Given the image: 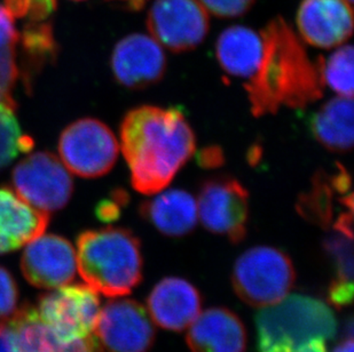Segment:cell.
Segmentation results:
<instances>
[{
  "label": "cell",
  "mask_w": 354,
  "mask_h": 352,
  "mask_svg": "<svg viewBox=\"0 0 354 352\" xmlns=\"http://www.w3.org/2000/svg\"><path fill=\"white\" fill-rule=\"evenodd\" d=\"M120 144L138 193L167 189L196 150L194 130L177 108L140 106L120 124Z\"/></svg>",
  "instance_id": "1"
},
{
  "label": "cell",
  "mask_w": 354,
  "mask_h": 352,
  "mask_svg": "<svg viewBox=\"0 0 354 352\" xmlns=\"http://www.w3.org/2000/svg\"><path fill=\"white\" fill-rule=\"evenodd\" d=\"M261 35L263 59L244 85L252 115H274L282 106L304 109L320 100L324 87L322 57L310 59L301 38L283 17L270 21Z\"/></svg>",
  "instance_id": "2"
},
{
  "label": "cell",
  "mask_w": 354,
  "mask_h": 352,
  "mask_svg": "<svg viewBox=\"0 0 354 352\" xmlns=\"http://www.w3.org/2000/svg\"><path fill=\"white\" fill-rule=\"evenodd\" d=\"M77 269L87 286L107 297H122L142 280L140 240L116 226L88 230L77 239Z\"/></svg>",
  "instance_id": "3"
},
{
  "label": "cell",
  "mask_w": 354,
  "mask_h": 352,
  "mask_svg": "<svg viewBox=\"0 0 354 352\" xmlns=\"http://www.w3.org/2000/svg\"><path fill=\"white\" fill-rule=\"evenodd\" d=\"M259 352H301L317 340L334 339L337 320L330 308L311 296H286L256 315Z\"/></svg>",
  "instance_id": "4"
},
{
  "label": "cell",
  "mask_w": 354,
  "mask_h": 352,
  "mask_svg": "<svg viewBox=\"0 0 354 352\" xmlns=\"http://www.w3.org/2000/svg\"><path fill=\"white\" fill-rule=\"evenodd\" d=\"M294 264L280 249L256 246L236 260L232 284L236 295L254 308L274 306L289 294L294 286Z\"/></svg>",
  "instance_id": "5"
},
{
  "label": "cell",
  "mask_w": 354,
  "mask_h": 352,
  "mask_svg": "<svg viewBox=\"0 0 354 352\" xmlns=\"http://www.w3.org/2000/svg\"><path fill=\"white\" fill-rule=\"evenodd\" d=\"M38 318L59 342L91 335L100 313V297L87 285H64L40 296Z\"/></svg>",
  "instance_id": "6"
},
{
  "label": "cell",
  "mask_w": 354,
  "mask_h": 352,
  "mask_svg": "<svg viewBox=\"0 0 354 352\" xmlns=\"http://www.w3.org/2000/svg\"><path fill=\"white\" fill-rule=\"evenodd\" d=\"M59 153L71 173L94 179L107 174L114 167L120 142L106 124L85 118L71 124L61 134Z\"/></svg>",
  "instance_id": "7"
},
{
  "label": "cell",
  "mask_w": 354,
  "mask_h": 352,
  "mask_svg": "<svg viewBox=\"0 0 354 352\" xmlns=\"http://www.w3.org/2000/svg\"><path fill=\"white\" fill-rule=\"evenodd\" d=\"M197 215L205 229L239 244L245 238L249 219V193L231 176L202 183L196 199Z\"/></svg>",
  "instance_id": "8"
},
{
  "label": "cell",
  "mask_w": 354,
  "mask_h": 352,
  "mask_svg": "<svg viewBox=\"0 0 354 352\" xmlns=\"http://www.w3.org/2000/svg\"><path fill=\"white\" fill-rule=\"evenodd\" d=\"M12 181L26 203L47 214L64 208L74 189L67 167L50 153H34L17 164Z\"/></svg>",
  "instance_id": "9"
},
{
  "label": "cell",
  "mask_w": 354,
  "mask_h": 352,
  "mask_svg": "<svg viewBox=\"0 0 354 352\" xmlns=\"http://www.w3.org/2000/svg\"><path fill=\"white\" fill-rule=\"evenodd\" d=\"M146 24L160 46L176 53L196 48L210 29L207 12L197 0H156Z\"/></svg>",
  "instance_id": "10"
},
{
  "label": "cell",
  "mask_w": 354,
  "mask_h": 352,
  "mask_svg": "<svg viewBox=\"0 0 354 352\" xmlns=\"http://www.w3.org/2000/svg\"><path fill=\"white\" fill-rule=\"evenodd\" d=\"M95 335L109 352H148L156 331L148 311L134 300H114L100 310Z\"/></svg>",
  "instance_id": "11"
},
{
  "label": "cell",
  "mask_w": 354,
  "mask_h": 352,
  "mask_svg": "<svg viewBox=\"0 0 354 352\" xmlns=\"http://www.w3.org/2000/svg\"><path fill=\"white\" fill-rule=\"evenodd\" d=\"M21 270L28 282L39 289L68 285L77 271L76 251L62 237L43 233L26 245Z\"/></svg>",
  "instance_id": "12"
},
{
  "label": "cell",
  "mask_w": 354,
  "mask_h": 352,
  "mask_svg": "<svg viewBox=\"0 0 354 352\" xmlns=\"http://www.w3.org/2000/svg\"><path fill=\"white\" fill-rule=\"evenodd\" d=\"M111 69L120 85L130 90H142L163 79L167 57L163 47L153 37L130 35L115 46Z\"/></svg>",
  "instance_id": "13"
},
{
  "label": "cell",
  "mask_w": 354,
  "mask_h": 352,
  "mask_svg": "<svg viewBox=\"0 0 354 352\" xmlns=\"http://www.w3.org/2000/svg\"><path fill=\"white\" fill-rule=\"evenodd\" d=\"M296 22L301 39L308 45L324 50L342 46L353 31L351 3L346 0H303Z\"/></svg>",
  "instance_id": "14"
},
{
  "label": "cell",
  "mask_w": 354,
  "mask_h": 352,
  "mask_svg": "<svg viewBox=\"0 0 354 352\" xmlns=\"http://www.w3.org/2000/svg\"><path fill=\"white\" fill-rule=\"evenodd\" d=\"M202 297L195 286L178 277H167L155 286L147 299L151 320L162 329L181 332L201 313Z\"/></svg>",
  "instance_id": "15"
},
{
  "label": "cell",
  "mask_w": 354,
  "mask_h": 352,
  "mask_svg": "<svg viewBox=\"0 0 354 352\" xmlns=\"http://www.w3.org/2000/svg\"><path fill=\"white\" fill-rule=\"evenodd\" d=\"M186 342L192 352H244L247 332L231 310L211 308L189 325Z\"/></svg>",
  "instance_id": "16"
},
{
  "label": "cell",
  "mask_w": 354,
  "mask_h": 352,
  "mask_svg": "<svg viewBox=\"0 0 354 352\" xmlns=\"http://www.w3.org/2000/svg\"><path fill=\"white\" fill-rule=\"evenodd\" d=\"M50 216L26 203L10 188H0V254L12 252L43 235Z\"/></svg>",
  "instance_id": "17"
},
{
  "label": "cell",
  "mask_w": 354,
  "mask_h": 352,
  "mask_svg": "<svg viewBox=\"0 0 354 352\" xmlns=\"http://www.w3.org/2000/svg\"><path fill=\"white\" fill-rule=\"evenodd\" d=\"M141 204L139 212L160 233L172 238L192 233L198 221L196 199L181 189L162 190Z\"/></svg>",
  "instance_id": "18"
},
{
  "label": "cell",
  "mask_w": 354,
  "mask_h": 352,
  "mask_svg": "<svg viewBox=\"0 0 354 352\" xmlns=\"http://www.w3.org/2000/svg\"><path fill=\"white\" fill-rule=\"evenodd\" d=\"M264 43L258 34L244 26H233L221 32L216 43L218 63L225 72L249 79L259 68Z\"/></svg>",
  "instance_id": "19"
},
{
  "label": "cell",
  "mask_w": 354,
  "mask_h": 352,
  "mask_svg": "<svg viewBox=\"0 0 354 352\" xmlns=\"http://www.w3.org/2000/svg\"><path fill=\"white\" fill-rule=\"evenodd\" d=\"M312 134L333 153H348L353 146V100L336 97L317 110L311 119Z\"/></svg>",
  "instance_id": "20"
},
{
  "label": "cell",
  "mask_w": 354,
  "mask_h": 352,
  "mask_svg": "<svg viewBox=\"0 0 354 352\" xmlns=\"http://www.w3.org/2000/svg\"><path fill=\"white\" fill-rule=\"evenodd\" d=\"M353 235L334 229L324 240V249L336 269V278L329 287V301L338 308L353 301Z\"/></svg>",
  "instance_id": "21"
},
{
  "label": "cell",
  "mask_w": 354,
  "mask_h": 352,
  "mask_svg": "<svg viewBox=\"0 0 354 352\" xmlns=\"http://www.w3.org/2000/svg\"><path fill=\"white\" fill-rule=\"evenodd\" d=\"M335 195L348 196L338 193L331 175L324 172H317L312 179L310 189L301 193L298 198V213L308 222L328 228L334 221Z\"/></svg>",
  "instance_id": "22"
},
{
  "label": "cell",
  "mask_w": 354,
  "mask_h": 352,
  "mask_svg": "<svg viewBox=\"0 0 354 352\" xmlns=\"http://www.w3.org/2000/svg\"><path fill=\"white\" fill-rule=\"evenodd\" d=\"M353 47L342 45L327 60L322 57V78L338 97H353Z\"/></svg>",
  "instance_id": "23"
},
{
  "label": "cell",
  "mask_w": 354,
  "mask_h": 352,
  "mask_svg": "<svg viewBox=\"0 0 354 352\" xmlns=\"http://www.w3.org/2000/svg\"><path fill=\"white\" fill-rule=\"evenodd\" d=\"M14 109L15 106L0 104V170L34 146L31 137L22 133Z\"/></svg>",
  "instance_id": "24"
},
{
  "label": "cell",
  "mask_w": 354,
  "mask_h": 352,
  "mask_svg": "<svg viewBox=\"0 0 354 352\" xmlns=\"http://www.w3.org/2000/svg\"><path fill=\"white\" fill-rule=\"evenodd\" d=\"M5 6L14 17H28L31 22H40L53 13L57 0H5Z\"/></svg>",
  "instance_id": "25"
},
{
  "label": "cell",
  "mask_w": 354,
  "mask_h": 352,
  "mask_svg": "<svg viewBox=\"0 0 354 352\" xmlns=\"http://www.w3.org/2000/svg\"><path fill=\"white\" fill-rule=\"evenodd\" d=\"M17 77L14 47H0V104L15 106L12 88Z\"/></svg>",
  "instance_id": "26"
},
{
  "label": "cell",
  "mask_w": 354,
  "mask_h": 352,
  "mask_svg": "<svg viewBox=\"0 0 354 352\" xmlns=\"http://www.w3.org/2000/svg\"><path fill=\"white\" fill-rule=\"evenodd\" d=\"M37 352H106L97 336L91 335L71 342H59L48 331Z\"/></svg>",
  "instance_id": "27"
},
{
  "label": "cell",
  "mask_w": 354,
  "mask_h": 352,
  "mask_svg": "<svg viewBox=\"0 0 354 352\" xmlns=\"http://www.w3.org/2000/svg\"><path fill=\"white\" fill-rule=\"evenodd\" d=\"M19 289L8 270L0 266V322L17 311Z\"/></svg>",
  "instance_id": "28"
},
{
  "label": "cell",
  "mask_w": 354,
  "mask_h": 352,
  "mask_svg": "<svg viewBox=\"0 0 354 352\" xmlns=\"http://www.w3.org/2000/svg\"><path fill=\"white\" fill-rule=\"evenodd\" d=\"M204 10L214 17L231 19L247 13L254 0H198Z\"/></svg>",
  "instance_id": "29"
},
{
  "label": "cell",
  "mask_w": 354,
  "mask_h": 352,
  "mask_svg": "<svg viewBox=\"0 0 354 352\" xmlns=\"http://www.w3.org/2000/svg\"><path fill=\"white\" fill-rule=\"evenodd\" d=\"M0 352H24L13 315L0 322Z\"/></svg>",
  "instance_id": "30"
},
{
  "label": "cell",
  "mask_w": 354,
  "mask_h": 352,
  "mask_svg": "<svg viewBox=\"0 0 354 352\" xmlns=\"http://www.w3.org/2000/svg\"><path fill=\"white\" fill-rule=\"evenodd\" d=\"M127 203V193L116 191L111 199L102 200L97 206V219L104 222L116 221L120 215V206Z\"/></svg>",
  "instance_id": "31"
},
{
  "label": "cell",
  "mask_w": 354,
  "mask_h": 352,
  "mask_svg": "<svg viewBox=\"0 0 354 352\" xmlns=\"http://www.w3.org/2000/svg\"><path fill=\"white\" fill-rule=\"evenodd\" d=\"M14 19L6 6L0 5V47H15L19 35L14 26Z\"/></svg>",
  "instance_id": "32"
},
{
  "label": "cell",
  "mask_w": 354,
  "mask_h": 352,
  "mask_svg": "<svg viewBox=\"0 0 354 352\" xmlns=\"http://www.w3.org/2000/svg\"><path fill=\"white\" fill-rule=\"evenodd\" d=\"M197 162L204 168H216L224 164V153L218 146H207L198 153Z\"/></svg>",
  "instance_id": "33"
},
{
  "label": "cell",
  "mask_w": 354,
  "mask_h": 352,
  "mask_svg": "<svg viewBox=\"0 0 354 352\" xmlns=\"http://www.w3.org/2000/svg\"><path fill=\"white\" fill-rule=\"evenodd\" d=\"M107 1L120 3V5H123L127 10H134V12L142 10L146 3H147V0H107Z\"/></svg>",
  "instance_id": "34"
},
{
  "label": "cell",
  "mask_w": 354,
  "mask_h": 352,
  "mask_svg": "<svg viewBox=\"0 0 354 352\" xmlns=\"http://www.w3.org/2000/svg\"><path fill=\"white\" fill-rule=\"evenodd\" d=\"M353 338L352 333H350L348 339L344 340L343 342L339 343L333 352H353Z\"/></svg>",
  "instance_id": "35"
},
{
  "label": "cell",
  "mask_w": 354,
  "mask_h": 352,
  "mask_svg": "<svg viewBox=\"0 0 354 352\" xmlns=\"http://www.w3.org/2000/svg\"><path fill=\"white\" fill-rule=\"evenodd\" d=\"M346 1H348V3H353V0H346Z\"/></svg>",
  "instance_id": "36"
},
{
  "label": "cell",
  "mask_w": 354,
  "mask_h": 352,
  "mask_svg": "<svg viewBox=\"0 0 354 352\" xmlns=\"http://www.w3.org/2000/svg\"><path fill=\"white\" fill-rule=\"evenodd\" d=\"M74 1H83V0H74Z\"/></svg>",
  "instance_id": "37"
}]
</instances>
